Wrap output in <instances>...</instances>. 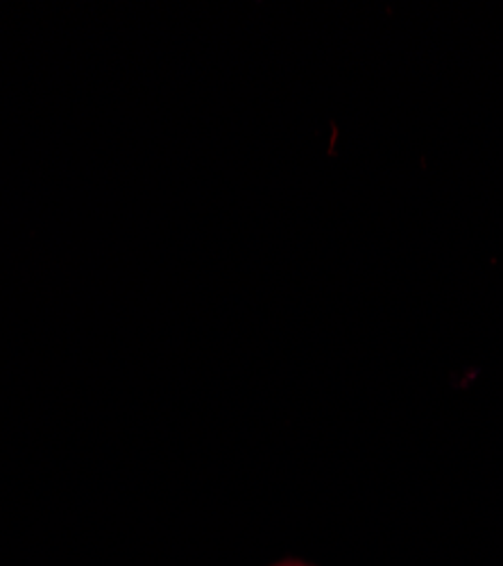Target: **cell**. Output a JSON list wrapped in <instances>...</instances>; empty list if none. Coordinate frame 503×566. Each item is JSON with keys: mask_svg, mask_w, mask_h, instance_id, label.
<instances>
[{"mask_svg": "<svg viewBox=\"0 0 503 566\" xmlns=\"http://www.w3.org/2000/svg\"><path fill=\"white\" fill-rule=\"evenodd\" d=\"M274 566H308V564H304V562H295V559H289V562H280V564H274Z\"/></svg>", "mask_w": 503, "mask_h": 566, "instance_id": "1", "label": "cell"}]
</instances>
